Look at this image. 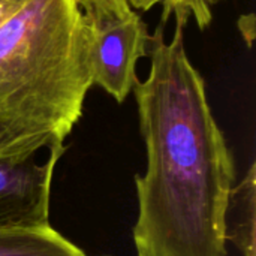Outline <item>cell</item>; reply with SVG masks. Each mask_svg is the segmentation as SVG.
<instances>
[{
    "instance_id": "4",
    "label": "cell",
    "mask_w": 256,
    "mask_h": 256,
    "mask_svg": "<svg viewBox=\"0 0 256 256\" xmlns=\"http://www.w3.org/2000/svg\"><path fill=\"white\" fill-rule=\"evenodd\" d=\"M66 147L54 148L44 164L34 156L0 159V230L50 226V198L54 168Z\"/></svg>"
},
{
    "instance_id": "3",
    "label": "cell",
    "mask_w": 256,
    "mask_h": 256,
    "mask_svg": "<svg viewBox=\"0 0 256 256\" xmlns=\"http://www.w3.org/2000/svg\"><path fill=\"white\" fill-rule=\"evenodd\" d=\"M78 2L92 38L93 84L122 104L138 81V62L148 56L147 26L128 0Z\"/></svg>"
},
{
    "instance_id": "7",
    "label": "cell",
    "mask_w": 256,
    "mask_h": 256,
    "mask_svg": "<svg viewBox=\"0 0 256 256\" xmlns=\"http://www.w3.org/2000/svg\"><path fill=\"white\" fill-rule=\"evenodd\" d=\"M132 9L150 10L158 4H162L160 21H168L170 16L183 15L188 18H195L201 30L210 26L213 20L212 8L219 0H128Z\"/></svg>"
},
{
    "instance_id": "6",
    "label": "cell",
    "mask_w": 256,
    "mask_h": 256,
    "mask_svg": "<svg viewBox=\"0 0 256 256\" xmlns=\"http://www.w3.org/2000/svg\"><path fill=\"white\" fill-rule=\"evenodd\" d=\"M0 256H88L51 225L0 230Z\"/></svg>"
},
{
    "instance_id": "5",
    "label": "cell",
    "mask_w": 256,
    "mask_h": 256,
    "mask_svg": "<svg viewBox=\"0 0 256 256\" xmlns=\"http://www.w3.org/2000/svg\"><path fill=\"white\" fill-rule=\"evenodd\" d=\"M255 234L256 165L252 164L244 178L231 190L225 213V240L232 242L243 256H255Z\"/></svg>"
},
{
    "instance_id": "2",
    "label": "cell",
    "mask_w": 256,
    "mask_h": 256,
    "mask_svg": "<svg viewBox=\"0 0 256 256\" xmlns=\"http://www.w3.org/2000/svg\"><path fill=\"white\" fill-rule=\"evenodd\" d=\"M93 86L78 0H30L0 26V159L66 147Z\"/></svg>"
},
{
    "instance_id": "8",
    "label": "cell",
    "mask_w": 256,
    "mask_h": 256,
    "mask_svg": "<svg viewBox=\"0 0 256 256\" xmlns=\"http://www.w3.org/2000/svg\"><path fill=\"white\" fill-rule=\"evenodd\" d=\"M30 0H0V26L4 24Z\"/></svg>"
},
{
    "instance_id": "1",
    "label": "cell",
    "mask_w": 256,
    "mask_h": 256,
    "mask_svg": "<svg viewBox=\"0 0 256 256\" xmlns=\"http://www.w3.org/2000/svg\"><path fill=\"white\" fill-rule=\"evenodd\" d=\"M150 34V72L136 81L147 170L135 176L138 256H226L225 213L236 184L234 159L184 46L188 16Z\"/></svg>"
}]
</instances>
